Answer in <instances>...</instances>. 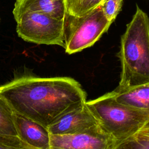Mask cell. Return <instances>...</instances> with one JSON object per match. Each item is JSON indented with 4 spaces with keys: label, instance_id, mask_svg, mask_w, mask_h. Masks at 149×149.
<instances>
[{
    "label": "cell",
    "instance_id": "6da1fadb",
    "mask_svg": "<svg viewBox=\"0 0 149 149\" xmlns=\"http://www.w3.org/2000/svg\"><path fill=\"white\" fill-rule=\"evenodd\" d=\"M12 110L48 128L61 116L86 102L80 83L68 77L23 76L0 86Z\"/></svg>",
    "mask_w": 149,
    "mask_h": 149
},
{
    "label": "cell",
    "instance_id": "7a4b0ae2",
    "mask_svg": "<svg viewBox=\"0 0 149 149\" xmlns=\"http://www.w3.org/2000/svg\"><path fill=\"white\" fill-rule=\"evenodd\" d=\"M121 73L118 89L149 83V17L137 6L120 38Z\"/></svg>",
    "mask_w": 149,
    "mask_h": 149
},
{
    "label": "cell",
    "instance_id": "3957f363",
    "mask_svg": "<svg viewBox=\"0 0 149 149\" xmlns=\"http://www.w3.org/2000/svg\"><path fill=\"white\" fill-rule=\"evenodd\" d=\"M86 104L100 126L117 142L118 147L149 122V109L134 108L115 101L107 93Z\"/></svg>",
    "mask_w": 149,
    "mask_h": 149
},
{
    "label": "cell",
    "instance_id": "277c9868",
    "mask_svg": "<svg viewBox=\"0 0 149 149\" xmlns=\"http://www.w3.org/2000/svg\"><path fill=\"white\" fill-rule=\"evenodd\" d=\"M112 23L105 16L101 5L81 16L67 14L65 19L66 52L72 54L91 47Z\"/></svg>",
    "mask_w": 149,
    "mask_h": 149
},
{
    "label": "cell",
    "instance_id": "5b68a950",
    "mask_svg": "<svg viewBox=\"0 0 149 149\" xmlns=\"http://www.w3.org/2000/svg\"><path fill=\"white\" fill-rule=\"evenodd\" d=\"M15 19L17 33L24 41L65 48V20L31 12L23 13Z\"/></svg>",
    "mask_w": 149,
    "mask_h": 149
},
{
    "label": "cell",
    "instance_id": "8992f818",
    "mask_svg": "<svg viewBox=\"0 0 149 149\" xmlns=\"http://www.w3.org/2000/svg\"><path fill=\"white\" fill-rule=\"evenodd\" d=\"M116 141L98 123L69 134H50V149H116Z\"/></svg>",
    "mask_w": 149,
    "mask_h": 149
},
{
    "label": "cell",
    "instance_id": "52a82bcc",
    "mask_svg": "<svg viewBox=\"0 0 149 149\" xmlns=\"http://www.w3.org/2000/svg\"><path fill=\"white\" fill-rule=\"evenodd\" d=\"M97 124L98 120L85 102L61 116L48 127V130L52 134H69L83 131Z\"/></svg>",
    "mask_w": 149,
    "mask_h": 149
},
{
    "label": "cell",
    "instance_id": "ba28073f",
    "mask_svg": "<svg viewBox=\"0 0 149 149\" xmlns=\"http://www.w3.org/2000/svg\"><path fill=\"white\" fill-rule=\"evenodd\" d=\"M13 120L17 135L32 149H50V133L47 127L14 111Z\"/></svg>",
    "mask_w": 149,
    "mask_h": 149
},
{
    "label": "cell",
    "instance_id": "9c48e42d",
    "mask_svg": "<svg viewBox=\"0 0 149 149\" xmlns=\"http://www.w3.org/2000/svg\"><path fill=\"white\" fill-rule=\"evenodd\" d=\"M38 12L59 20H65L67 15L65 0H16L13 14L14 17L24 12Z\"/></svg>",
    "mask_w": 149,
    "mask_h": 149
},
{
    "label": "cell",
    "instance_id": "30bf717a",
    "mask_svg": "<svg viewBox=\"0 0 149 149\" xmlns=\"http://www.w3.org/2000/svg\"><path fill=\"white\" fill-rule=\"evenodd\" d=\"M117 102L134 108L149 109V83L109 92Z\"/></svg>",
    "mask_w": 149,
    "mask_h": 149
},
{
    "label": "cell",
    "instance_id": "8fae6325",
    "mask_svg": "<svg viewBox=\"0 0 149 149\" xmlns=\"http://www.w3.org/2000/svg\"><path fill=\"white\" fill-rule=\"evenodd\" d=\"M118 149H149V122L122 142Z\"/></svg>",
    "mask_w": 149,
    "mask_h": 149
},
{
    "label": "cell",
    "instance_id": "7c38bea8",
    "mask_svg": "<svg viewBox=\"0 0 149 149\" xmlns=\"http://www.w3.org/2000/svg\"><path fill=\"white\" fill-rule=\"evenodd\" d=\"M104 0H65L67 14L81 16L100 6Z\"/></svg>",
    "mask_w": 149,
    "mask_h": 149
},
{
    "label": "cell",
    "instance_id": "4fadbf2b",
    "mask_svg": "<svg viewBox=\"0 0 149 149\" xmlns=\"http://www.w3.org/2000/svg\"><path fill=\"white\" fill-rule=\"evenodd\" d=\"M0 133L17 136L13 120V111L1 95Z\"/></svg>",
    "mask_w": 149,
    "mask_h": 149
},
{
    "label": "cell",
    "instance_id": "5bb4252c",
    "mask_svg": "<svg viewBox=\"0 0 149 149\" xmlns=\"http://www.w3.org/2000/svg\"><path fill=\"white\" fill-rule=\"evenodd\" d=\"M123 3V0H104L101 7L108 20L113 22L120 12Z\"/></svg>",
    "mask_w": 149,
    "mask_h": 149
},
{
    "label": "cell",
    "instance_id": "9a60e30c",
    "mask_svg": "<svg viewBox=\"0 0 149 149\" xmlns=\"http://www.w3.org/2000/svg\"><path fill=\"white\" fill-rule=\"evenodd\" d=\"M1 134H2V133H1Z\"/></svg>",
    "mask_w": 149,
    "mask_h": 149
}]
</instances>
